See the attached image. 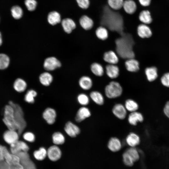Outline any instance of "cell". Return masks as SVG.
<instances>
[{
  "label": "cell",
  "instance_id": "cell-19",
  "mask_svg": "<svg viewBox=\"0 0 169 169\" xmlns=\"http://www.w3.org/2000/svg\"><path fill=\"white\" fill-rule=\"evenodd\" d=\"M125 65L126 70L130 72H136L139 69V63L134 58L127 59Z\"/></svg>",
  "mask_w": 169,
  "mask_h": 169
},
{
  "label": "cell",
  "instance_id": "cell-25",
  "mask_svg": "<svg viewBox=\"0 0 169 169\" xmlns=\"http://www.w3.org/2000/svg\"><path fill=\"white\" fill-rule=\"evenodd\" d=\"M79 84L81 88L85 90H90L93 85L92 79L90 77L87 76H84L81 77L79 80Z\"/></svg>",
  "mask_w": 169,
  "mask_h": 169
},
{
  "label": "cell",
  "instance_id": "cell-39",
  "mask_svg": "<svg viewBox=\"0 0 169 169\" xmlns=\"http://www.w3.org/2000/svg\"><path fill=\"white\" fill-rule=\"evenodd\" d=\"M77 100L80 105L86 106L90 103V97L85 94L81 93L77 96Z\"/></svg>",
  "mask_w": 169,
  "mask_h": 169
},
{
  "label": "cell",
  "instance_id": "cell-1",
  "mask_svg": "<svg viewBox=\"0 0 169 169\" xmlns=\"http://www.w3.org/2000/svg\"><path fill=\"white\" fill-rule=\"evenodd\" d=\"M115 44L117 53L121 57L127 59L134 58L132 49L134 42L131 35L124 34L116 40Z\"/></svg>",
  "mask_w": 169,
  "mask_h": 169
},
{
  "label": "cell",
  "instance_id": "cell-14",
  "mask_svg": "<svg viewBox=\"0 0 169 169\" xmlns=\"http://www.w3.org/2000/svg\"><path fill=\"white\" fill-rule=\"evenodd\" d=\"M127 120L131 125L136 126L138 123L142 122L144 121V117L141 113L137 111L130 112L128 115Z\"/></svg>",
  "mask_w": 169,
  "mask_h": 169
},
{
  "label": "cell",
  "instance_id": "cell-7",
  "mask_svg": "<svg viewBox=\"0 0 169 169\" xmlns=\"http://www.w3.org/2000/svg\"><path fill=\"white\" fill-rule=\"evenodd\" d=\"M127 111L124 105L120 103L115 104L112 109L114 115L121 120H124L126 117Z\"/></svg>",
  "mask_w": 169,
  "mask_h": 169
},
{
  "label": "cell",
  "instance_id": "cell-33",
  "mask_svg": "<svg viewBox=\"0 0 169 169\" xmlns=\"http://www.w3.org/2000/svg\"><path fill=\"white\" fill-rule=\"evenodd\" d=\"M33 155L36 160L38 161L43 160L47 156V150L44 147H40L34 151Z\"/></svg>",
  "mask_w": 169,
  "mask_h": 169
},
{
  "label": "cell",
  "instance_id": "cell-22",
  "mask_svg": "<svg viewBox=\"0 0 169 169\" xmlns=\"http://www.w3.org/2000/svg\"><path fill=\"white\" fill-rule=\"evenodd\" d=\"M122 8L126 13L132 14L136 11L137 6L133 0H125L124 1Z\"/></svg>",
  "mask_w": 169,
  "mask_h": 169
},
{
  "label": "cell",
  "instance_id": "cell-17",
  "mask_svg": "<svg viewBox=\"0 0 169 169\" xmlns=\"http://www.w3.org/2000/svg\"><path fill=\"white\" fill-rule=\"evenodd\" d=\"M79 23L81 27L86 31L91 30L94 25L93 20L86 15H83L80 18Z\"/></svg>",
  "mask_w": 169,
  "mask_h": 169
},
{
  "label": "cell",
  "instance_id": "cell-45",
  "mask_svg": "<svg viewBox=\"0 0 169 169\" xmlns=\"http://www.w3.org/2000/svg\"><path fill=\"white\" fill-rule=\"evenodd\" d=\"M161 81L164 86L169 88V73L165 74L161 77Z\"/></svg>",
  "mask_w": 169,
  "mask_h": 169
},
{
  "label": "cell",
  "instance_id": "cell-6",
  "mask_svg": "<svg viewBox=\"0 0 169 169\" xmlns=\"http://www.w3.org/2000/svg\"><path fill=\"white\" fill-rule=\"evenodd\" d=\"M3 136L4 141L9 146L18 141L19 137L17 131L9 129L4 132Z\"/></svg>",
  "mask_w": 169,
  "mask_h": 169
},
{
  "label": "cell",
  "instance_id": "cell-26",
  "mask_svg": "<svg viewBox=\"0 0 169 169\" xmlns=\"http://www.w3.org/2000/svg\"><path fill=\"white\" fill-rule=\"evenodd\" d=\"M145 74L147 79L149 82L154 81L158 77L157 69L154 66L146 68L145 70Z\"/></svg>",
  "mask_w": 169,
  "mask_h": 169
},
{
  "label": "cell",
  "instance_id": "cell-35",
  "mask_svg": "<svg viewBox=\"0 0 169 169\" xmlns=\"http://www.w3.org/2000/svg\"><path fill=\"white\" fill-rule=\"evenodd\" d=\"M124 0H107L109 6L115 10H118L122 8Z\"/></svg>",
  "mask_w": 169,
  "mask_h": 169
},
{
  "label": "cell",
  "instance_id": "cell-31",
  "mask_svg": "<svg viewBox=\"0 0 169 169\" xmlns=\"http://www.w3.org/2000/svg\"><path fill=\"white\" fill-rule=\"evenodd\" d=\"M47 19L49 23L53 25L59 23L61 21L60 14L56 11H52L49 13Z\"/></svg>",
  "mask_w": 169,
  "mask_h": 169
},
{
  "label": "cell",
  "instance_id": "cell-41",
  "mask_svg": "<svg viewBox=\"0 0 169 169\" xmlns=\"http://www.w3.org/2000/svg\"><path fill=\"white\" fill-rule=\"evenodd\" d=\"M24 3L28 10L31 11L35 10L37 5L35 0H25Z\"/></svg>",
  "mask_w": 169,
  "mask_h": 169
},
{
  "label": "cell",
  "instance_id": "cell-42",
  "mask_svg": "<svg viewBox=\"0 0 169 169\" xmlns=\"http://www.w3.org/2000/svg\"><path fill=\"white\" fill-rule=\"evenodd\" d=\"M122 157L124 163L126 165L129 166H133L134 162L125 151L123 153Z\"/></svg>",
  "mask_w": 169,
  "mask_h": 169
},
{
  "label": "cell",
  "instance_id": "cell-29",
  "mask_svg": "<svg viewBox=\"0 0 169 169\" xmlns=\"http://www.w3.org/2000/svg\"><path fill=\"white\" fill-rule=\"evenodd\" d=\"M124 105L127 111L130 112L137 111L139 108L138 103L131 99L126 100Z\"/></svg>",
  "mask_w": 169,
  "mask_h": 169
},
{
  "label": "cell",
  "instance_id": "cell-32",
  "mask_svg": "<svg viewBox=\"0 0 169 169\" xmlns=\"http://www.w3.org/2000/svg\"><path fill=\"white\" fill-rule=\"evenodd\" d=\"M39 80L42 85L48 86L52 83L53 80V77L50 73L48 72H45L40 75Z\"/></svg>",
  "mask_w": 169,
  "mask_h": 169
},
{
  "label": "cell",
  "instance_id": "cell-47",
  "mask_svg": "<svg viewBox=\"0 0 169 169\" xmlns=\"http://www.w3.org/2000/svg\"><path fill=\"white\" fill-rule=\"evenodd\" d=\"M6 147V146L0 144V161L4 160V154Z\"/></svg>",
  "mask_w": 169,
  "mask_h": 169
},
{
  "label": "cell",
  "instance_id": "cell-20",
  "mask_svg": "<svg viewBox=\"0 0 169 169\" xmlns=\"http://www.w3.org/2000/svg\"><path fill=\"white\" fill-rule=\"evenodd\" d=\"M139 19L141 23L147 25L151 24L153 18L151 12L148 9L142 10L139 15Z\"/></svg>",
  "mask_w": 169,
  "mask_h": 169
},
{
  "label": "cell",
  "instance_id": "cell-44",
  "mask_svg": "<svg viewBox=\"0 0 169 169\" xmlns=\"http://www.w3.org/2000/svg\"><path fill=\"white\" fill-rule=\"evenodd\" d=\"M76 1L78 6L83 9H87L90 4L89 0H76Z\"/></svg>",
  "mask_w": 169,
  "mask_h": 169
},
{
  "label": "cell",
  "instance_id": "cell-18",
  "mask_svg": "<svg viewBox=\"0 0 169 169\" xmlns=\"http://www.w3.org/2000/svg\"><path fill=\"white\" fill-rule=\"evenodd\" d=\"M103 59L108 64H116L119 61L118 55L112 50L105 52L103 55Z\"/></svg>",
  "mask_w": 169,
  "mask_h": 169
},
{
  "label": "cell",
  "instance_id": "cell-24",
  "mask_svg": "<svg viewBox=\"0 0 169 169\" xmlns=\"http://www.w3.org/2000/svg\"><path fill=\"white\" fill-rule=\"evenodd\" d=\"M90 97L96 104L102 105L105 102L104 98L103 95L97 91H91L90 94Z\"/></svg>",
  "mask_w": 169,
  "mask_h": 169
},
{
  "label": "cell",
  "instance_id": "cell-11",
  "mask_svg": "<svg viewBox=\"0 0 169 169\" xmlns=\"http://www.w3.org/2000/svg\"><path fill=\"white\" fill-rule=\"evenodd\" d=\"M64 130L66 133L71 137H75L80 132L79 128L71 121H68L65 125Z\"/></svg>",
  "mask_w": 169,
  "mask_h": 169
},
{
  "label": "cell",
  "instance_id": "cell-43",
  "mask_svg": "<svg viewBox=\"0 0 169 169\" xmlns=\"http://www.w3.org/2000/svg\"><path fill=\"white\" fill-rule=\"evenodd\" d=\"M23 137L25 141L29 142H33L35 138L34 135L30 132H27L23 133Z\"/></svg>",
  "mask_w": 169,
  "mask_h": 169
},
{
  "label": "cell",
  "instance_id": "cell-37",
  "mask_svg": "<svg viewBox=\"0 0 169 169\" xmlns=\"http://www.w3.org/2000/svg\"><path fill=\"white\" fill-rule=\"evenodd\" d=\"M37 95V92L34 90H28L24 96L25 101L28 103L32 104L34 102V98Z\"/></svg>",
  "mask_w": 169,
  "mask_h": 169
},
{
  "label": "cell",
  "instance_id": "cell-16",
  "mask_svg": "<svg viewBox=\"0 0 169 169\" xmlns=\"http://www.w3.org/2000/svg\"><path fill=\"white\" fill-rule=\"evenodd\" d=\"M122 146L120 140L117 137H111L108 142L107 147L111 151L116 152L120 151Z\"/></svg>",
  "mask_w": 169,
  "mask_h": 169
},
{
  "label": "cell",
  "instance_id": "cell-10",
  "mask_svg": "<svg viewBox=\"0 0 169 169\" xmlns=\"http://www.w3.org/2000/svg\"><path fill=\"white\" fill-rule=\"evenodd\" d=\"M136 32L138 35L142 38H150L152 34L150 27L148 25L143 23H141L137 26Z\"/></svg>",
  "mask_w": 169,
  "mask_h": 169
},
{
  "label": "cell",
  "instance_id": "cell-40",
  "mask_svg": "<svg viewBox=\"0 0 169 169\" xmlns=\"http://www.w3.org/2000/svg\"><path fill=\"white\" fill-rule=\"evenodd\" d=\"M125 151L128 154L134 162L137 161L139 159V154L135 147H130Z\"/></svg>",
  "mask_w": 169,
  "mask_h": 169
},
{
  "label": "cell",
  "instance_id": "cell-13",
  "mask_svg": "<svg viewBox=\"0 0 169 169\" xmlns=\"http://www.w3.org/2000/svg\"><path fill=\"white\" fill-rule=\"evenodd\" d=\"M56 116L55 110L51 108H46L43 113V118L49 125H52L55 122Z\"/></svg>",
  "mask_w": 169,
  "mask_h": 169
},
{
  "label": "cell",
  "instance_id": "cell-27",
  "mask_svg": "<svg viewBox=\"0 0 169 169\" xmlns=\"http://www.w3.org/2000/svg\"><path fill=\"white\" fill-rule=\"evenodd\" d=\"M95 34L98 39L105 40L108 38L109 32L105 27L100 26L96 28L95 31Z\"/></svg>",
  "mask_w": 169,
  "mask_h": 169
},
{
  "label": "cell",
  "instance_id": "cell-30",
  "mask_svg": "<svg viewBox=\"0 0 169 169\" xmlns=\"http://www.w3.org/2000/svg\"><path fill=\"white\" fill-rule=\"evenodd\" d=\"M90 68L92 72L96 76L101 77L104 74V71L103 67L99 63H93L91 64Z\"/></svg>",
  "mask_w": 169,
  "mask_h": 169
},
{
  "label": "cell",
  "instance_id": "cell-4",
  "mask_svg": "<svg viewBox=\"0 0 169 169\" xmlns=\"http://www.w3.org/2000/svg\"><path fill=\"white\" fill-rule=\"evenodd\" d=\"M123 92V89L118 82L112 81L105 87V93L106 97L110 99L117 98L120 96Z\"/></svg>",
  "mask_w": 169,
  "mask_h": 169
},
{
  "label": "cell",
  "instance_id": "cell-2",
  "mask_svg": "<svg viewBox=\"0 0 169 169\" xmlns=\"http://www.w3.org/2000/svg\"><path fill=\"white\" fill-rule=\"evenodd\" d=\"M8 104L13 108L15 119L19 127L17 132L20 136L23 132L27 125L26 122L24 117V112L21 106L18 103L10 101Z\"/></svg>",
  "mask_w": 169,
  "mask_h": 169
},
{
  "label": "cell",
  "instance_id": "cell-49",
  "mask_svg": "<svg viewBox=\"0 0 169 169\" xmlns=\"http://www.w3.org/2000/svg\"><path fill=\"white\" fill-rule=\"evenodd\" d=\"M3 43V40L2 38V36L1 32H0V46H1Z\"/></svg>",
  "mask_w": 169,
  "mask_h": 169
},
{
  "label": "cell",
  "instance_id": "cell-3",
  "mask_svg": "<svg viewBox=\"0 0 169 169\" xmlns=\"http://www.w3.org/2000/svg\"><path fill=\"white\" fill-rule=\"evenodd\" d=\"M3 121L8 129L17 131L18 130L19 127L15 119L13 108L9 104L4 107Z\"/></svg>",
  "mask_w": 169,
  "mask_h": 169
},
{
  "label": "cell",
  "instance_id": "cell-8",
  "mask_svg": "<svg viewBox=\"0 0 169 169\" xmlns=\"http://www.w3.org/2000/svg\"><path fill=\"white\" fill-rule=\"evenodd\" d=\"M60 62L56 58L50 57L47 58L44 63V67L48 71H52L61 67Z\"/></svg>",
  "mask_w": 169,
  "mask_h": 169
},
{
  "label": "cell",
  "instance_id": "cell-21",
  "mask_svg": "<svg viewBox=\"0 0 169 169\" xmlns=\"http://www.w3.org/2000/svg\"><path fill=\"white\" fill-rule=\"evenodd\" d=\"M105 72L109 78L114 79L119 76L120 70L116 64H108L105 67Z\"/></svg>",
  "mask_w": 169,
  "mask_h": 169
},
{
  "label": "cell",
  "instance_id": "cell-23",
  "mask_svg": "<svg viewBox=\"0 0 169 169\" xmlns=\"http://www.w3.org/2000/svg\"><path fill=\"white\" fill-rule=\"evenodd\" d=\"M64 31L68 33H70L75 28L76 24L72 19L66 18L63 19L61 22Z\"/></svg>",
  "mask_w": 169,
  "mask_h": 169
},
{
  "label": "cell",
  "instance_id": "cell-15",
  "mask_svg": "<svg viewBox=\"0 0 169 169\" xmlns=\"http://www.w3.org/2000/svg\"><path fill=\"white\" fill-rule=\"evenodd\" d=\"M125 141L130 147H135L140 143L141 139L139 136L136 133L131 132L126 136Z\"/></svg>",
  "mask_w": 169,
  "mask_h": 169
},
{
  "label": "cell",
  "instance_id": "cell-38",
  "mask_svg": "<svg viewBox=\"0 0 169 169\" xmlns=\"http://www.w3.org/2000/svg\"><path fill=\"white\" fill-rule=\"evenodd\" d=\"M11 11L13 17L16 19L20 18L23 14V10L18 6L16 5L13 7Z\"/></svg>",
  "mask_w": 169,
  "mask_h": 169
},
{
  "label": "cell",
  "instance_id": "cell-9",
  "mask_svg": "<svg viewBox=\"0 0 169 169\" xmlns=\"http://www.w3.org/2000/svg\"><path fill=\"white\" fill-rule=\"evenodd\" d=\"M62 156V152L56 145L50 146L47 150V156L51 161H55L59 159Z\"/></svg>",
  "mask_w": 169,
  "mask_h": 169
},
{
  "label": "cell",
  "instance_id": "cell-34",
  "mask_svg": "<svg viewBox=\"0 0 169 169\" xmlns=\"http://www.w3.org/2000/svg\"><path fill=\"white\" fill-rule=\"evenodd\" d=\"M52 140L53 143L56 145H62L65 141L64 136L59 132H55L53 134Z\"/></svg>",
  "mask_w": 169,
  "mask_h": 169
},
{
  "label": "cell",
  "instance_id": "cell-46",
  "mask_svg": "<svg viewBox=\"0 0 169 169\" xmlns=\"http://www.w3.org/2000/svg\"><path fill=\"white\" fill-rule=\"evenodd\" d=\"M140 5L144 8H147L151 4V0H138Z\"/></svg>",
  "mask_w": 169,
  "mask_h": 169
},
{
  "label": "cell",
  "instance_id": "cell-12",
  "mask_svg": "<svg viewBox=\"0 0 169 169\" xmlns=\"http://www.w3.org/2000/svg\"><path fill=\"white\" fill-rule=\"evenodd\" d=\"M91 115L90 110L86 106H82L77 111L75 119L78 123L80 122Z\"/></svg>",
  "mask_w": 169,
  "mask_h": 169
},
{
  "label": "cell",
  "instance_id": "cell-5",
  "mask_svg": "<svg viewBox=\"0 0 169 169\" xmlns=\"http://www.w3.org/2000/svg\"><path fill=\"white\" fill-rule=\"evenodd\" d=\"M9 150L12 154L17 155L21 151L27 152L29 150V147L25 142L18 140L9 145Z\"/></svg>",
  "mask_w": 169,
  "mask_h": 169
},
{
  "label": "cell",
  "instance_id": "cell-28",
  "mask_svg": "<svg viewBox=\"0 0 169 169\" xmlns=\"http://www.w3.org/2000/svg\"><path fill=\"white\" fill-rule=\"evenodd\" d=\"M27 87V83L23 79L21 78H18L14 81L13 87L17 92L21 93L24 92Z\"/></svg>",
  "mask_w": 169,
  "mask_h": 169
},
{
  "label": "cell",
  "instance_id": "cell-36",
  "mask_svg": "<svg viewBox=\"0 0 169 169\" xmlns=\"http://www.w3.org/2000/svg\"><path fill=\"white\" fill-rule=\"evenodd\" d=\"M9 63L10 59L8 56L4 54H0V69H6Z\"/></svg>",
  "mask_w": 169,
  "mask_h": 169
},
{
  "label": "cell",
  "instance_id": "cell-48",
  "mask_svg": "<svg viewBox=\"0 0 169 169\" xmlns=\"http://www.w3.org/2000/svg\"><path fill=\"white\" fill-rule=\"evenodd\" d=\"M163 112L165 115L169 119V100L165 103L163 108Z\"/></svg>",
  "mask_w": 169,
  "mask_h": 169
}]
</instances>
